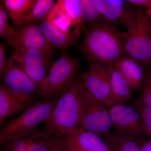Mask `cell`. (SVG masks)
Instances as JSON below:
<instances>
[{
    "label": "cell",
    "instance_id": "obj_22",
    "mask_svg": "<svg viewBox=\"0 0 151 151\" xmlns=\"http://www.w3.org/2000/svg\"><path fill=\"white\" fill-rule=\"evenodd\" d=\"M55 4L53 0H37L29 17V23H38L46 20L48 14Z\"/></svg>",
    "mask_w": 151,
    "mask_h": 151
},
{
    "label": "cell",
    "instance_id": "obj_10",
    "mask_svg": "<svg viewBox=\"0 0 151 151\" xmlns=\"http://www.w3.org/2000/svg\"><path fill=\"white\" fill-rule=\"evenodd\" d=\"M1 79L2 85L17 95L38 99V86L9 56Z\"/></svg>",
    "mask_w": 151,
    "mask_h": 151
},
{
    "label": "cell",
    "instance_id": "obj_31",
    "mask_svg": "<svg viewBox=\"0 0 151 151\" xmlns=\"http://www.w3.org/2000/svg\"><path fill=\"white\" fill-rule=\"evenodd\" d=\"M146 9H147L146 12H147V14L149 19H150V20L151 22V0L150 3Z\"/></svg>",
    "mask_w": 151,
    "mask_h": 151
},
{
    "label": "cell",
    "instance_id": "obj_16",
    "mask_svg": "<svg viewBox=\"0 0 151 151\" xmlns=\"http://www.w3.org/2000/svg\"><path fill=\"white\" fill-rule=\"evenodd\" d=\"M111 91L105 106L110 107L113 105L126 104L131 99L132 90L128 81L117 68L111 66Z\"/></svg>",
    "mask_w": 151,
    "mask_h": 151
},
{
    "label": "cell",
    "instance_id": "obj_33",
    "mask_svg": "<svg viewBox=\"0 0 151 151\" xmlns=\"http://www.w3.org/2000/svg\"><path fill=\"white\" fill-rule=\"evenodd\" d=\"M151 22V21H150Z\"/></svg>",
    "mask_w": 151,
    "mask_h": 151
},
{
    "label": "cell",
    "instance_id": "obj_25",
    "mask_svg": "<svg viewBox=\"0 0 151 151\" xmlns=\"http://www.w3.org/2000/svg\"><path fill=\"white\" fill-rule=\"evenodd\" d=\"M136 104L138 108H151V68L147 70L140 96L136 101Z\"/></svg>",
    "mask_w": 151,
    "mask_h": 151
},
{
    "label": "cell",
    "instance_id": "obj_30",
    "mask_svg": "<svg viewBox=\"0 0 151 151\" xmlns=\"http://www.w3.org/2000/svg\"><path fill=\"white\" fill-rule=\"evenodd\" d=\"M141 151H151V139L143 141Z\"/></svg>",
    "mask_w": 151,
    "mask_h": 151
},
{
    "label": "cell",
    "instance_id": "obj_7",
    "mask_svg": "<svg viewBox=\"0 0 151 151\" xmlns=\"http://www.w3.org/2000/svg\"><path fill=\"white\" fill-rule=\"evenodd\" d=\"M108 111L114 133L142 139L146 133L138 108L120 104L111 106Z\"/></svg>",
    "mask_w": 151,
    "mask_h": 151
},
{
    "label": "cell",
    "instance_id": "obj_5",
    "mask_svg": "<svg viewBox=\"0 0 151 151\" xmlns=\"http://www.w3.org/2000/svg\"><path fill=\"white\" fill-rule=\"evenodd\" d=\"M58 98L37 101L19 116L9 120L0 132L1 145L12 139L27 136L39 124L44 123L51 114Z\"/></svg>",
    "mask_w": 151,
    "mask_h": 151
},
{
    "label": "cell",
    "instance_id": "obj_17",
    "mask_svg": "<svg viewBox=\"0 0 151 151\" xmlns=\"http://www.w3.org/2000/svg\"><path fill=\"white\" fill-rule=\"evenodd\" d=\"M121 72L129 84L132 91H137L142 87L145 79V69L134 60L123 56L114 65Z\"/></svg>",
    "mask_w": 151,
    "mask_h": 151
},
{
    "label": "cell",
    "instance_id": "obj_13",
    "mask_svg": "<svg viewBox=\"0 0 151 151\" xmlns=\"http://www.w3.org/2000/svg\"><path fill=\"white\" fill-rule=\"evenodd\" d=\"M36 98L19 96L3 85L0 86V123L22 113L37 102Z\"/></svg>",
    "mask_w": 151,
    "mask_h": 151
},
{
    "label": "cell",
    "instance_id": "obj_12",
    "mask_svg": "<svg viewBox=\"0 0 151 151\" xmlns=\"http://www.w3.org/2000/svg\"><path fill=\"white\" fill-rule=\"evenodd\" d=\"M59 138L33 130L25 137L6 141L1 145V149L4 151H50Z\"/></svg>",
    "mask_w": 151,
    "mask_h": 151
},
{
    "label": "cell",
    "instance_id": "obj_4",
    "mask_svg": "<svg viewBox=\"0 0 151 151\" xmlns=\"http://www.w3.org/2000/svg\"><path fill=\"white\" fill-rule=\"evenodd\" d=\"M81 65L79 60L62 52L39 88V101L58 98L64 94L78 76Z\"/></svg>",
    "mask_w": 151,
    "mask_h": 151
},
{
    "label": "cell",
    "instance_id": "obj_9",
    "mask_svg": "<svg viewBox=\"0 0 151 151\" xmlns=\"http://www.w3.org/2000/svg\"><path fill=\"white\" fill-rule=\"evenodd\" d=\"M111 68L109 65L90 63L88 70L78 75L89 94L105 105L111 91Z\"/></svg>",
    "mask_w": 151,
    "mask_h": 151
},
{
    "label": "cell",
    "instance_id": "obj_1",
    "mask_svg": "<svg viewBox=\"0 0 151 151\" xmlns=\"http://www.w3.org/2000/svg\"><path fill=\"white\" fill-rule=\"evenodd\" d=\"M83 31L80 49L89 62L113 66L125 56L127 33L102 22L88 23Z\"/></svg>",
    "mask_w": 151,
    "mask_h": 151
},
{
    "label": "cell",
    "instance_id": "obj_6",
    "mask_svg": "<svg viewBox=\"0 0 151 151\" xmlns=\"http://www.w3.org/2000/svg\"><path fill=\"white\" fill-rule=\"evenodd\" d=\"M55 55L37 50L14 48L9 56L40 88L54 62Z\"/></svg>",
    "mask_w": 151,
    "mask_h": 151
},
{
    "label": "cell",
    "instance_id": "obj_8",
    "mask_svg": "<svg viewBox=\"0 0 151 151\" xmlns=\"http://www.w3.org/2000/svg\"><path fill=\"white\" fill-rule=\"evenodd\" d=\"M85 90V112L79 129L105 137L111 134L113 127L109 111L104 104Z\"/></svg>",
    "mask_w": 151,
    "mask_h": 151
},
{
    "label": "cell",
    "instance_id": "obj_26",
    "mask_svg": "<svg viewBox=\"0 0 151 151\" xmlns=\"http://www.w3.org/2000/svg\"><path fill=\"white\" fill-rule=\"evenodd\" d=\"M139 111L146 134L151 138V108H138Z\"/></svg>",
    "mask_w": 151,
    "mask_h": 151
},
{
    "label": "cell",
    "instance_id": "obj_2",
    "mask_svg": "<svg viewBox=\"0 0 151 151\" xmlns=\"http://www.w3.org/2000/svg\"><path fill=\"white\" fill-rule=\"evenodd\" d=\"M86 90L77 76L72 85L61 96L44 122L49 134L64 137L79 129L85 112Z\"/></svg>",
    "mask_w": 151,
    "mask_h": 151
},
{
    "label": "cell",
    "instance_id": "obj_20",
    "mask_svg": "<svg viewBox=\"0 0 151 151\" xmlns=\"http://www.w3.org/2000/svg\"><path fill=\"white\" fill-rule=\"evenodd\" d=\"M111 151H141L142 139L111 133L103 138Z\"/></svg>",
    "mask_w": 151,
    "mask_h": 151
},
{
    "label": "cell",
    "instance_id": "obj_29",
    "mask_svg": "<svg viewBox=\"0 0 151 151\" xmlns=\"http://www.w3.org/2000/svg\"><path fill=\"white\" fill-rule=\"evenodd\" d=\"M125 2L128 4L137 6L140 8L145 7L147 8L150 3L151 0H125Z\"/></svg>",
    "mask_w": 151,
    "mask_h": 151
},
{
    "label": "cell",
    "instance_id": "obj_19",
    "mask_svg": "<svg viewBox=\"0 0 151 151\" xmlns=\"http://www.w3.org/2000/svg\"><path fill=\"white\" fill-rule=\"evenodd\" d=\"M92 2L103 17L105 22H120L127 8V3L121 0H92Z\"/></svg>",
    "mask_w": 151,
    "mask_h": 151
},
{
    "label": "cell",
    "instance_id": "obj_24",
    "mask_svg": "<svg viewBox=\"0 0 151 151\" xmlns=\"http://www.w3.org/2000/svg\"><path fill=\"white\" fill-rule=\"evenodd\" d=\"M80 7L81 19L84 22H86L88 24L98 22H105L92 0H80Z\"/></svg>",
    "mask_w": 151,
    "mask_h": 151
},
{
    "label": "cell",
    "instance_id": "obj_32",
    "mask_svg": "<svg viewBox=\"0 0 151 151\" xmlns=\"http://www.w3.org/2000/svg\"><path fill=\"white\" fill-rule=\"evenodd\" d=\"M68 146H69V147H70V150H71V151H74V150H73V149H72V148H71V147H70V146H69V145H68Z\"/></svg>",
    "mask_w": 151,
    "mask_h": 151
},
{
    "label": "cell",
    "instance_id": "obj_15",
    "mask_svg": "<svg viewBox=\"0 0 151 151\" xmlns=\"http://www.w3.org/2000/svg\"><path fill=\"white\" fill-rule=\"evenodd\" d=\"M64 138L75 151H111L103 138L86 130L77 129Z\"/></svg>",
    "mask_w": 151,
    "mask_h": 151
},
{
    "label": "cell",
    "instance_id": "obj_11",
    "mask_svg": "<svg viewBox=\"0 0 151 151\" xmlns=\"http://www.w3.org/2000/svg\"><path fill=\"white\" fill-rule=\"evenodd\" d=\"M7 43L13 48L37 50L54 55L56 53L55 48L47 40L40 26L32 23L20 27L16 37Z\"/></svg>",
    "mask_w": 151,
    "mask_h": 151
},
{
    "label": "cell",
    "instance_id": "obj_18",
    "mask_svg": "<svg viewBox=\"0 0 151 151\" xmlns=\"http://www.w3.org/2000/svg\"><path fill=\"white\" fill-rule=\"evenodd\" d=\"M37 0H4L9 17L14 25L19 28L29 24V17Z\"/></svg>",
    "mask_w": 151,
    "mask_h": 151
},
{
    "label": "cell",
    "instance_id": "obj_21",
    "mask_svg": "<svg viewBox=\"0 0 151 151\" xmlns=\"http://www.w3.org/2000/svg\"><path fill=\"white\" fill-rule=\"evenodd\" d=\"M56 4L67 16L71 27L84 30L85 26L81 18L80 0H58Z\"/></svg>",
    "mask_w": 151,
    "mask_h": 151
},
{
    "label": "cell",
    "instance_id": "obj_23",
    "mask_svg": "<svg viewBox=\"0 0 151 151\" xmlns=\"http://www.w3.org/2000/svg\"><path fill=\"white\" fill-rule=\"evenodd\" d=\"M8 14L3 1L0 2V37L7 43L14 39L18 33L19 29L9 24Z\"/></svg>",
    "mask_w": 151,
    "mask_h": 151
},
{
    "label": "cell",
    "instance_id": "obj_27",
    "mask_svg": "<svg viewBox=\"0 0 151 151\" xmlns=\"http://www.w3.org/2000/svg\"><path fill=\"white\" fill-rule=\"evenodd\" d=\"M9 45L5 42L0 43V76L2 75L4 70L7 58L6 57V51Z\"/></svg>",
    "mask_w": 151,
    "mask_h": 151
},
{
    "label": "cell",
    "instance_id": "obj_14",
    "mask_svg": "<svg viewBox=\"0 0 151 151\" xmlns=\"http://www.w3.org/2000/svg\"><path fill=\"white\" fill-rule=\"evenodd\" d=\"M40 26L52 46L59 49L63 53H66L69 48L78 41L82 31L76 28L61 30L46 20L42 22Z\"/></svg>",
    "mask_w": 151,
    "mask_h": 151
},
{
    "label": "cell",
    "instance_id": "obj_28",
    "mask_svg": "<svg viewBox=\"0 0 151 151\" xmlns=\"http://www.w3.org/2000/svg\"><path fill=\"white\" fill-rule=\"evenodd\" d=\"M50 151H72L68 145L65 138L59 137Z\"/></svg>",
    "mask_w": 151,
    "mask_h": 151
},
{
    "label": "cell",
    "instance_id": "obj_3",
    "mask_svg": "<svg viewBox=\"0 0 151 151\" xmlns=\"http://www.w3.org/2000/svg\"><path fill=\"white\" fill-rule=\"evenodd\" d=\"M119 23L127 31L125 55L148 70L151 68V24L146 11L128 4Z\"/></svg>",
    "mask_w": 151,
    "mask_h": 151
}]
</instances>
